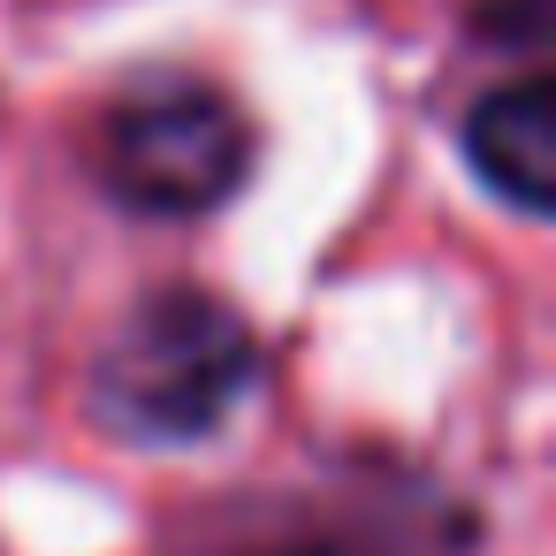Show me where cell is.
<instances>
[{
  "label": "cell",
  "mask_w": 556,
  "mask_h": 556,
  "mask_svg": "<svg viewBox=\"0 0 556 556\" xmlns=\"http://www.w3.org/2000/svg\"><path fill=\"white\" fill-rule=\"evenodd\" d=\"M260 381V336L214 290H153L92 366V404L130 442H199Z\"/></svg>",
  "instance_id": "obj_1"
},
{
  "label": "cell",
  "mask_w": 556,
  "mask_h": 556,
  "mask_svg": "<svg viewBox=\"0 0 556 556\" xmlns=\"http://www.w3.org/2000/svg\"><path fill=\"white\" fill-rule=\"evenodd\" d=\"M252 168V123L214 85L130 92L108 123V184L138 214H206Z\"/></svg>",
  "instance_id": "obj_2"
},
{
  "label": "cell",
  "mask_w": 556,
  "mask_h": 556,
  "mask_svg": "<svg viewBox=\"0 0 556 556\" xmlns=\"http://www.w3.org/2000/svg\"><path fill=\"white\" fill-rule=\"evenodd\" d=\"M465 161L518 214H548L556 206V85L526 77V85L488 92L465 115Z\"/></svg>",
  "instance_id": "obj_3"
},
{
  "label": "cell",
  "mask_w": 556,
  "mask_h": 556,
  "mask_svg": "<svg viewBox=\"0 0 556 556\" xmlns=\"http://www.w3.org/2000/svg\"><path fill=\"white\" fill-rule=\"evenodd\" d=\"M282 556H366V548H351V541H298V548H282Z\"/></svg>",
  "instance_id": "obj_4"
}]
</instances>
